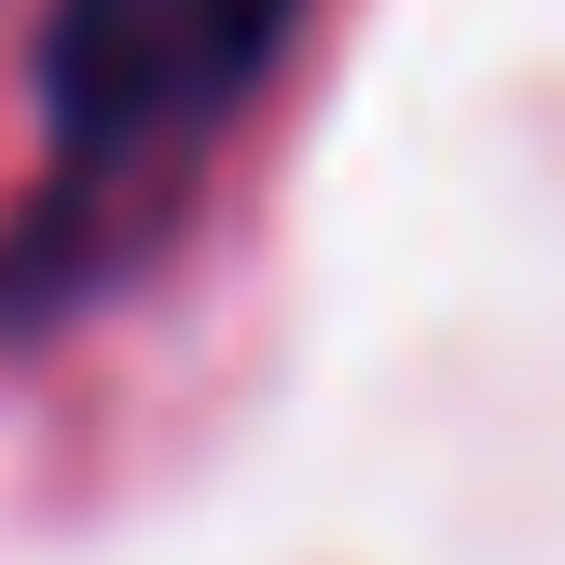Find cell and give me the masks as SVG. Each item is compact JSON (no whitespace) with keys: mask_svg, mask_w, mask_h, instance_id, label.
Here are the masks:
<instances>
[{"mask_svg":"<svg viewBox=\"0 0 565 565\" xmlns=\"http://www.w3.org/2000/svg\"><path fill=\"white\" fill-rule=\"evenodd\" d=\"M303 0H42V138H55V193L14 248H0V290L70 235L83 207L138 193L152 166H193L221 138V110L276 70Z\"/></svg>","mask_w":565,"mask_h":565,"instance_id":"cell-1","label":"cell"}]
</instances>
